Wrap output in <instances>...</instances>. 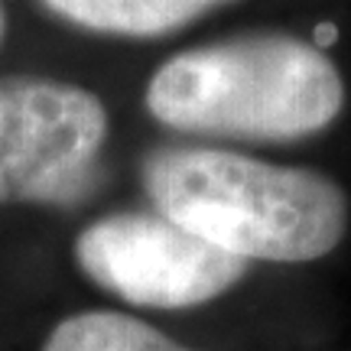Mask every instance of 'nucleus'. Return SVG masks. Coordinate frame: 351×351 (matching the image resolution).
Wrapping results in <instances>:
<instances>
[{"label": "nucleus", "instance_id": "nucleus-1", "mask_svg": "<svg viewBox=\"0 0 351 351\" xmlns=\"http://www.w3.org/2000/svg\"><path fill=\"white\" fill-rule=\"evenodd\" d=\"M143 186L163 218L241 261H319L348 231V199L319 169L169 147L147 156Z\"/></svg>", "mask_w": 351, "mask_h": 351}, {"label": "nucleus", "instance_id": "nucleus-2", "mask_svg": "<svg viewBox=\"0 0 351 351\" xmlns=\"http://www.w3.org/2000/svg\"><path fill=\"white\" fill-rule=\"evenodd\" d=\"M345 108L335 62L313 43L280 33L225 39L173 56L147 85V111L186 134L300 140Z\"/></svg>", "mask_w": 351, "mask_h": 351}, {"label": "nucleus", "instance_id": "nucleus-3", "mask_svg": "<svg viewBox=\"0 0 351 351\" xmlns=\"http://www.w3.org/2000/svg\"><path fill=\"white\" fill-rule=\"evenodd\" d=\"M108 111L91 91L39 75L0 78V205H75L98 179Z\"/></svg>", "mask_w": 351, "mask_h": 351}, {"label": "nucleus", "instance_id": "nucleus-4", "mask_svg": "<svg viewBox=\"0 0 351 351\" xmlns=\"http://www.w3.org/2000/svg\"><path fill=\"white\" fill-rule=\"evenodd\" d=\"M75 261L98 287L150 309L202 306L247 274V261L160 212H121L88 225L75 241Z\"/></svg>", "mask_w": 351, "mask_h": 351}, {"label": "nucleus", "instance_id": "nucleus-5", "mask_svg": "<svg viewBox=\"0 0 351 351\" xmlns=\"http://www.w3.org/2000/svg\"><path fill=\"white\" fill-rule=\"evenodd\" d=\"M49 10L95 33L163 36L231 0H43Z\"/></svg>", "mask_w": 351, "mask_h": 351}, {"label": "nucleus", "instance_id": "nucleus-6", "mask_svg": "<svg viewBox=\"0 0 351 351\" xmlns=\"http://www.w3.org/2000/svg\"><path fill=\"white\" fill-rule=\"evenodd\" d=\"M43 351H195L124 313H78L49 332Z\"/></svg>", "mask_w": 351, "mask_h": 351}, {"label": "nucleus", "instance_id": "nucleus-7", "mask_svg": "<svg viewBox=\"0 0 351 351\" xmlns=\"http://www.w3.org/2000/svg\"><path fill=\"white\" fill-rule=\"evenodd\" d=\"M3 29H7V20H3V7H0V43H3Z\"/></svg>", "mask_w": 351, "mask_h": 351}]
</instances>
